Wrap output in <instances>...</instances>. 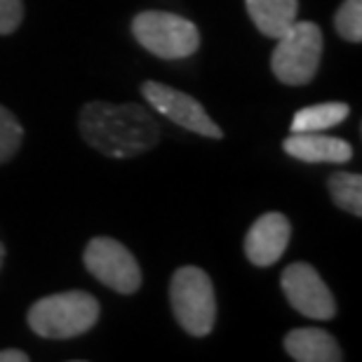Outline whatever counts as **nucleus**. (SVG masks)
<instances>
[{"label":"nucleus","mask_w":362,"mask_h":362,"mask_svg":"<svg viewBox=\"0 0 362 362\" xmlns=\"http://www.w3.org/2000/svg\"><path fill=\"white\" fill-rule=\"evenodd\" d=\"M81 136L106 158H134L151 151L160 139V127L139 104L90 101L78 118Z\"/></svg>","instance_id":"f257e3e1"},{"label":"nucleus","mask_w":362,"mask_h":362,"mask_svg":"<svg viewBox=\"0 0 362 362\" xmlns=\"http://www.w3.org/2000/svg\"><path fill=\"white\" fill-rule=\"evenodd\" d=\"M88 269L101 285L118 294H134L141 287V269L134 255L113 238H92L83 255Z\"/></svg>","instance_id":"423d86ee"},{"label":"nucleus","mask_w":362,"mask_h":362,"mask_svg":"<svg viewBox=\"0 0 362 362\" xmlns=\"http://www.w3.org/2000/svg\"><path fill=\"white\" fill-rule=\"evenodd\" d=\"M252 24L266 38H280L299 14V0H245Z\"/></svg>","instance_id":"f8f14e48"},{"label":"nucleus","mask_w":362,"mask_h":362,"mask_svg":"<svg viewBox=\"0 0 362 362\" xmlns=\"http://www.w3.org/2000/svg\"><path fill=\"white\" fill-rule=\"evenodd\" d=\"M351 106L344 101H325V104L306 106L296 111L292 118V132H327L329 127H337L339 122L349 118Z\"/></svg>","instance_id":"ddd939ff"},{"label":"nucleus","mask_w":362,"mask_h":362,"mask_svg":"<svg viewBox=\"0 0 362 362\" xmlns=\"http://www.w3.org/2000/svg\"><path fill=\"white\" fill-rule=\"evenodd\" d=\"M287 156L301 163H349L353 158V146L339 136H327L322 132H292L282 141Z\"/></svg>","instance_id":"9d476101"},{"label":"nucleus","mask_w":362,"mask_h":362,"mask_svg":"<svg viewBox=\"0 0 362 362\" xmlns=\"http://www.w3.org/2000/svg\"><path fill=\"white\" fill-rule=\"evenodd\" d=\"M282 292H285L289 306L303 317H313V320H332L337 315V301L332 289L325 285L310 264L296 262L289 264L282 271L280 278Z\"/></svg>","instance_id":"6e6552de"},{"label":"nucleus","mask_w":362,"mask_h":362,"mask_svg":"<svg viewBox=\"0 0 362 362\" xmlns=\"http://www.w3.org/2000/svg\"><path fill=\"white\" fill-rule=\"evenodd\" d=\"M24 19V0H0V35H10Z\"/></svg>","instance_id":"f3484780"},{"label":"nucleus","mask_w":362,"mask_h":362,"mask_svg":"<svg viewBox=\"0 0 362 362\" xmlns=\"http://www.w3.org/2000/svg\"><path fill=\"white\" fill-rule=\"evenodd\" d=\"M170 303L181 329L191 337H207L216 322V294L209 275L198 266H181L172 275Z\"/></svg>","instance_id":"20e7f679"},{"label":"nucleus","mask_w":362,"mask_h":362,"mask_svg":"<svg viewBox=\"0 0 362 362\" xmlns=\"http://www.w3.org/2000/svg\"><path fill=\"white\" fill-rule=\"evenodd\" d=\"M99 301L90 292L47 294L28 308V327L42 339H74L90 332L99 320Z\"/></svg>","instance_id":"f03ea898"},{"label":"nucleus","mask_w":362,"mask_h":362,"mask_svg":"<svg viewBox=\"0 0 362 362\" xmlns=\"http://www.w3.org/2000/svg\"><path fill=\"white\" fill-rule=\"evenodd\" d=\"M144 99L156 108L158 113H163L165 118L177 122L179 127L195 132L200 136H209V139H223V129L209 118L205 106L191 94L170 88L165 83L146 81L141 85Z\"/></svg>","instance_id":"0eeeda50"},{"label":"nucleus","mask_w":362,"mask_h":362,"mask_svg":"<svg viewBox=\"0 0 362 362\" xmlns=\"http://www.w3.org/2000/svg\"><path fill=\"white\" fill-rule=\"evenodd\" d=\"M278 45L271 54V71L282 85L301 88L315 78L322 57V31L315 21L296 19L285 33L280 35Z\"/></svg>","instance_id":"7ed1b4c3"},{"label":"nucleus","mask_w":362,"mask_h":362,"mask_svg":"<svg viewBox=\"0 0 362 362\" xmlns=\"http://www.w3.org/2000/svg\"><path fill=\"white\" fill-rule=\"evenodd\" d=\"M289 238H292V223L282 212L262 214L252 223L245 235V255L255 266H273L285 255Z\"/></svg>","instance_id":"1a4fd4ad"},{"label":"nucleus","mask_w":362,"mask_h":362,"mask_svg":"<svg viewBox=\"0 0 362 362\" xmlns=\"http://www.w3.org/2000/svg\"><path fill=\"white\" fill-rule=\"evenodd\" d=\"M3 262H5V245L0 243V266H3Z\"/></svg>","instance_id":"6ab92c4d"},{"label":"nucleus","mask_w":362,"mask_h":362,"mask_svg":"<svg viewBox=\"0 0 362 362\" xmlns=\"http://www.w3.org/2000/svg\"><path fill=\"white\" fill-rule=\"evenodd\" d=\"M334 205L353 216H362V177L356 172H334L327 181Z\"/></svg>","instance_id":"4468645a"},{"label":"nucleus","mask_w":362,"mask_h":362,"mask_svg":"<svg viewBox=\"0 0 362 362\" xmlns=\"http://www.w3.org/2000/svg\"><path fill=\"white\" fill-rule=\"evenodd\" d=\"M132 35L146 52L160 59H186L200 47L198 26L175 12H139L132 19Z\"/></svg>","instance_id":"39448f33"},{"label":"nucleus","mask_w":362,"mask_h":362,"mask_svg":"<svg viewBox=\"0 0 362 362\" xmlns=\"http://www.w3.org/2000/svg\"><path fill=\"white\" fill-rule=\"evenodd\" d=\"M334 28L344 40H362V0H344L334 14Z\"/></svg>","instance_id":"dca6fc26"},{"label":"nucleus","mask_w":362,"mask_h":362,"mask_svg":"<svg viewBox=\"0 0 362 362\" xmlns=\"http://www.w3.org/2000/svg\"><path fill=\"white\" fill-rule=\"evenodd\" d=\"M21 141H24V127L14 118L10 108L0 104V165L12 160L21 146Z\"/></svg>","instance_id":"2eb2a0df"},{"label":"nucleus","mask_w":362,"mask_h":362,"mask_svg":"<svg viewBox=\"0 0 362 362\" xmlns=\"http://www.w3.org/2000/svg\"><path fill=\"white\" fill-rule=\"evenodd\" d=\"M285 351L296 362H339L341 346L329 332L317 327H299L285 337Z\"/></svg>","instance_id":"9b49d317"},{"label":"nucleus","mask_w":362,"mask_h":362,"mask_svg":"<svg viewBox=\"0 0 362 362\" xmlns=\"http://www.w3.org/2000/svg\"><path fill=\"white\" fill-rule=\"evenodd\" d=\"M0 362H28V356L24 351L5 349V351H0Z\"/></svg>","instance_id":"a211bd4d"}]
</instances>
